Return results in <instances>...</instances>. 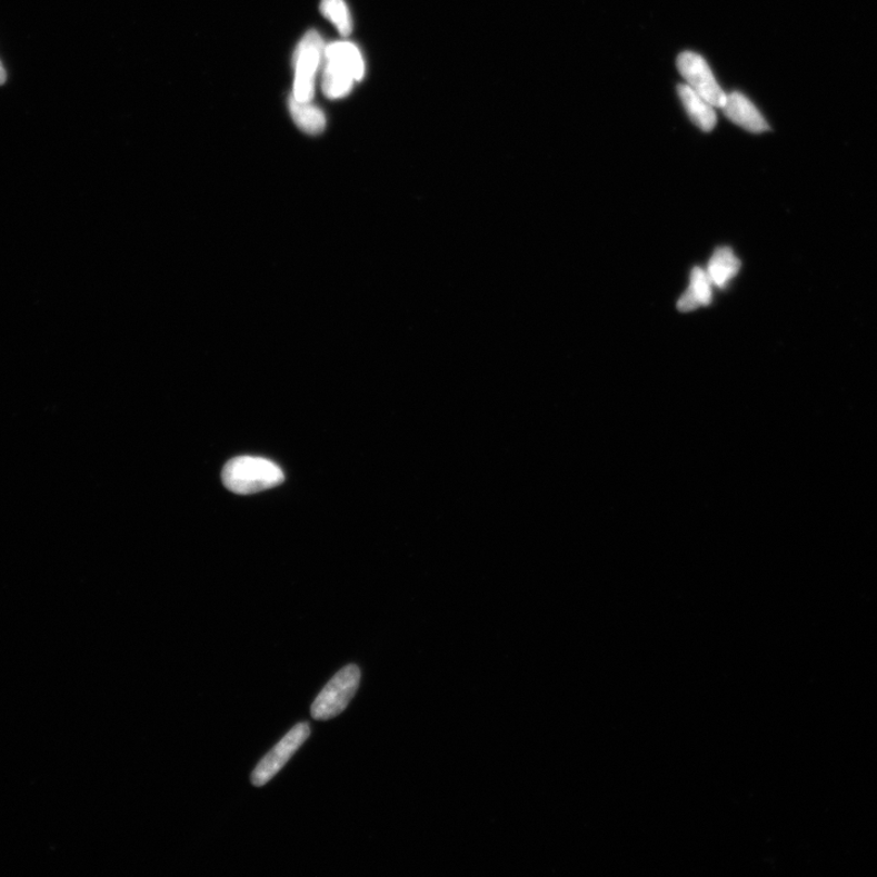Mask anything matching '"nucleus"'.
<instances>
[{"label":"nucleus","mask_w":877,"mask_h":877,"mask_svg":"<svg viewBox=\"0 0 877 877\" xmlns=\"http://www.w3.org/2000/svg\"><path fill=\"white\" fill-rule=\"evenodd\" d=\"M678 94L692 122L705 132L714 131L717 124L715 107H711L705 98L697 94L688 84H679Z\"/></svg>","instance_id":"nucleus-9"},{"label":"nucleus","mask_w":877,"mask_h":877,"mask_svg":"<svg viewBox=\"0 0 877 877\" xmlns=\"http://www.w3.org/2000/svg\"><path fill=\"white\" fill-rule=\"evenodd\" d=\"M711 299H714V285H711L706 270L695 267L690 276L689 288L678 301V310L691 312L708 307Z\"/></svg>","instance_id":"nucleus-8"},{"label":"nucleus","mask_w":877,"mask_h":877,"mask_svg":"<svg viewBox=\"0 0 877 877\" xmlns=\"http://www.w3.org/2000/svg\"><path fill=\"white\" fill-rule=\"evenodd\" d=\"M325 58V44L319 32L311 30L302 37L296 49L292 63H295V87L292 97L300 101H312L317 72Z\"/></svg>","instance_id":"nucleus-4"},{"label":"nucleus","mask_w":877,"mask_h":877,"mask_svg":"<svg viewBox=\"0 0 877 877\" xmlns=\"http://www.w3.org/2000/svg\"><path fill=\"white\" fill-rule=\"evenodd\" d=\"M288 108L292 121L299 129L310 136L321 134L326 130L327 119L325 112L311 103L290 97Z\"/></svg>","instance_id":"nucleus-11"},{"label":"nucleus","mask_w":877,"mask_h":877,"mask_svg":"<svg viewBox=\"0 0 877 877\" xmlns=\"http://www.w3.org/2000/svg\"><path fill=\"white\" fill-rule=\"evenodd\" d=\"M311 728L309 722H299L292 728L271 753L267 754L251 774V784L261 787L270 783L283 769L288 760L309 739Z\"/></svg>","instance_id":"nucleus-5"},{"label":"nucleus","mask_w":877,"mask_h":877,"mask_svg":"<svg viewBox=\"0 0 877 877\" xmlns=\"http://www.w3.org/2000/svg\"><path fill=\"white\" fill-rule=\"evenodd\" d=\"M721 109L729 120L748 132L763 133L770 130L753 101L739 92L727 96L726 104Z\"/></svg>","instance_id":"nucleus-7"},{"label":"nucleus","mask_w":877,"mask_h":877,"mask_svg":"<svg viewBox=\"0 0 877 877\" xmlns=\"http://www.w3.org/2000/svg\"><path fill=\"white\" fill-rule=\"evenodd\" d=\"M321 12L341 36L348 37L352 32V20L345 0H322Z\"/></svg>","instance_id":"nucleus-12"},{"label":"nucleus","mask_w":877,"mask_h":877,"mask_svg":"<svg viewBox=\"0 0 877 877\" xmlns=\"http://www.w3.org/2000/svg\"><path fill=\"white\" fill-rule=\"evenodd\" d=\"M360 680L361 671L358 666L350 665L339 670L312 704V718L329 720L339 716L358 692Z\"/></svg>","instance_id":"nucleus-3"},{"label":"nucleus","mask_w":877,"mask_h":877,"mask_svg":"<svg viewBox=\"0 0 877 877\" xmlns=\"http://www.w3.org/2000/svg\"><path fill=\"white\" fill-rule=\"evenodd\" d=\"M222 481L235 494L250 495L281 486L285 474L281 467L262 457L240 456L223 467Z\"/></svg>","instance_id":"nucleus-2"},{"label":"nucleus","mask_w":877,"mask_h":877,"mask_svg":"<svg viewBox=\"0 0 877 877\" xmlns=\"http://www.w3.org/2000/svg\"><path fill=\"white\" fill-rule=\"evenodd\" d=\"M677 67L686 84L705 98L711 107L721 109L726 104L727 94L724 93L714 72L701 56L684 52L678 57Z\"/></svg>","instance_id":"nucleus-6"},{"label":"nucleus","mask_w":877,"mask_h":877,"mask_svg":"<svg viewBox=\"0 0 877 877\" xmlns=\"http://www.w3.org/2000/svg\"><path fill=\"white\" fill-rule=\"evenodd\" d=\"M323 60L322 89L329 99L347 97L353 83L365 78V60L360 49L350 42L328 44Z\"/></svg>","instance_id":"nucleus-1"},{"label":"nucleus","mask_w":877,"mask_h":877,"mask_svg":"<svg viewBox=\"0 0 877 877\" xmlns=\"http://www.w3.org/2000/svg\"><path fill=\"white\" fill-rule=\"evenodd\" d=\"M740 269L741 262L736 258L734 251L728 247H722L711 256L706 272L714 287L726 289Z\"/></svg>","instance_id":"nucleus-10"},{"label":"nucleus","mask_w":877,"mask_h":877,"mask_svg":"<svg viewBox=\"0 0 877 877\" xmlns=\"http://www.w3.org/2000/svg\"><path fill=\"white\" fill-rule=\"evenodd\" d=\"M6 81H7V72L2 63H0V84H4Z\"/></svg>","instance_id":"nucleus-13"}]
</instances>
